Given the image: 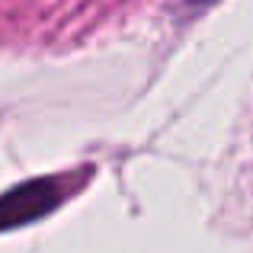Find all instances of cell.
Returning <instances> with one entry per match:
<instances>
[{
  "label": "cell",
  "instance_id": "1",
  "mask_svg": "<svg viewBox=\"0 0 253 253\" xmlns=\"http://www.w3.org/2000/svg\"><path fill=\"white\" fill-rule=\"evenodd\" d=\"M58 199H61V189L55 179H36V183H26L19 189H10L0 199V231L45 215Z\"/></svg>",
  "mask_w": 253,
  "mask_h": 253
}]
</instances>
